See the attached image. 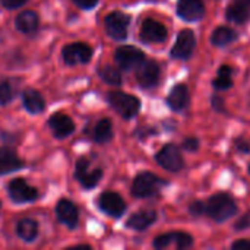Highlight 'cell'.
<instances>
[{
	"label": "cell",
	"instance_id": "1",
	"mask_svg": "<svg viewBox=\"0 0 250 250\" xmlns=\"http://www.w3.org/2000/svg\"><path fill=\"white\" fill-rule=\"evenodd\" d=\"M237 212V205L229 193H217L205 204V214L214 221L223 223Z\"/></svg>",
	"mask_w": 250,
	"mask_h": 250
},
{
	"label": "cell",
	"instance_id": "2",
	"mask_svg": "<svg viewBox=\"0 0 250 250\" xmlns=\"http://www.w3.org/2000/svg\"><path fill=\"white\" fill-rule=\"evenodd\" d=\"M107 101L114 108L116 113H119L123 119H127V120L135 117L141 108V101L136 97L120 92V91L108 92Z\"/></svg>",
	"mask_w": 250,
	"mask_h": 250
},
{
	"label": "cell",
	"instance_id": "3",
	"mask_svg": "<svg viewBox=\"0 0 250 250\" xmlns=\"http://www.w3.org/2000/svg\"><path fill=\"white\" fill-rule=\"evenodd\" d=\"M166 185L167 183L158 176L144 171L135 177L133 185H132V193L136 198H149V196L157 195L160 189Z\"/></svg>",
	"mask_w": 250,
	"mask_h": 250
},
{
	"label": "cell",
	"instance_id": "4",
	"mask_svg": "<svg viewBox=\"0 0 250 250\" xmlns=\"http://www.w3.org/2000/svg\"><path fill=\"white\" fill-rule=\"evenodd\" d=\"M129 23H130V16L123 12H111L107 15V18L104 21L107 34L117 41L126 40L127 31H129Z\"/></svg>",
	"mask_w": 250,
	"mask_h": 250
},
{
	"label": "cell",
	"instance_id": "5",
	"mask_svg": "<svg viewBox=\"0 0 250 250\" xmlns=\"http://www.w3.org/2000/svg\"><path fill=\"white\" fill-rule=\"evenodd\" d=\"M155 160L167 171L177 173L185 167V160L180 154V149L174 144H167L166 146H163L155 155Z\"/></svg>",
	"mask_w": 250,
	"mask_h": 250
},
{
	"label": "cell",
	"instance_id": "6",
	"mask_svg": "<svg viewBox=\"0 0 250 250\" xmlns=\"http://www.w3.org/2000/svg\"><path fill=\"white\" fill-rule=\"evenodd\" d=\"M193 246V237L185 231H173L158 236L154 240V248L158 250L176 248L177 250L189 249Z\"/></svg>",
	"mask_w": 250,
	"mask_h": 250
},
{
	"label": "cell",
	"instance_id": "7",
	"mask_svg": "<svg viewBox=\"0 0 250 250\" xmlns=\"http://www.w3.org/2000/svg\"><path fill=\"white\" fill-rule=\"evenodd\" d=\"M9 196L13 202L16 204H25V202H32L38 198V192L35 188H32L25 179H13L9 186Z\"/></svg>",
	"mask_w": 250,
	"mask_h": 250
},
{
	"label": "cell",
	"instance_id": "8",
	"mask_svg": "<svg viewBox=\"0 0 250 250\" xmlns=\"http://www.w3.org/2000/svg\"><path fill=\"white\" fill-rule=\"evenodd\" d=\"M196 47V37L190 29H183L179 32L177 40L171 48V57L179 59V60H186L189 59Z\"/></svg>",
	"mask_w": 250,
	"mask_h": 250
},
{
	"label": "cell",
	"instance_id": "9",
	"mask_svg": "<svg viewBox=\"0 0 250 250\" xmlns=\"http://www.w3.org/2000/svg\"><path fill=\"white\" fill-rule=\"evenodd\" d=\"M114 59L122 69L130 70L138 67L145 60V54L133 45H122L116 50Z\"/></svg>",
	"mask_w": 250,
	"mask_h": 250
},
{
	"label": "cell",
	"instance_id": "10",
	"mask_svg": "<svg viewBox=\"0 0 250 250\" xmlns=\"http://www.w3.org/2000/svg\"><path fill=\"white\" fill-rule=\"evenodd\" d=\"M92 57V48L85 42H73L63 48V60L70 64H85Z\"/></svg>",
	"mask_w": 250,
	"mask_h": 250
},
{
	"label": "cell",
	"instance_id": "11",
	"mask_svg": "<svg viewBox=\"0 0 250 250\" xmlns=\"http://www.w3.org/2000/svg\"><path fill=\"white\" fill-rule=\"evenodd\" d=\"M98 207L103 212L114 218H120L126 211L125 201L122 199L120 195L114 192H104L98 199Z\"/></svg>",
	"mask_w": 250,
	"mask_h": 250
},
{
	"label": "cell",
	"instance_id": "12",
	"mask_svg": "<svg viewBox=\"0 0 250 250\" xmlns=\"http://www.w3.org/2000/svg\"><path fill=\"white\" fill-rule=\"evenodd\" d=\"M167 28L154 19H145L141 26V40L144 42H163L167 40Z\"/></svg>",
	"mask_w": 250,
	"mask_h": 250
},
{
	"label": "cell",
	"instance_id": "13",
	"mask_svg": "<svg viewBox=\"0 0 250 250\" xmlns=\"http://www.w3.org/2000/svg\"><path fill=\"white\" fill-rule=\"evenodd\" d=\"M177 15L188 22L201 21L205 15L204 0H179Z\"/></svg>",
	"mask_w": 250,
	"mask_h": 250
},
{
	"label": "cell",
	"instance_id": "14",
	"mask_svg": "<svg viewBox=\"0 0 250 250\" xmlns=\"http://www.w3.org/2000/svg\"><path fill=\"white\" fill-rule=\"evenodd\" d=\"M89 161L86 158H81L76 163V179L79 180V183L85 188V189H92L98 185V182L103 177V171L101 170H92L89 171Z\"/></svg>",
	"mask_w": 250,
	"mask_h": 250
},
{
	"label": "cell",
	"instance_id": "15",
	"mask_svg": "<svg viewBox=\"0 0 250 250\" xmlns=\"http://www.w3.org/2000/svg\"><path fill=\"white\" fill-rule=\"evenodd\" d=\"M136 79L142 88H152L160 81V66L155 62H142L138 66Z\"/></svg>",
	"mask_w": 250,
	"mask_h": 250
},
{
	"label": "cell",
	"instance_id": "16",
	"mask_svg": "<svg viewBox=\"0 0 250 250\" xmlns=\"http://www.w3.org/2000/svg\"><path fill=\"white\" fill-rule=\"evenodd\" d=\"M48 126L53 130L54 136L59 139L67 138L75 132V123L70 117L62 113H56L48 119Z\"/></svg>",
	"mask_w": 250,
	"mask_h": 250
},
{
	"label": "cell",
	"instance_id": "17",
	"mask_svg": "<svg viewBox=\"0 0 250 250\" xmlns=\"http://www.w3.org/2000/svg\"><path fill=\"white\" fill-rule=\"evenodd\" d=\"M56 215L60 223H63L64 226H67L70 229H75L78 224V208L75 207L73 202H70L67 199H60L57 202Z\"/></svg>",
	"mask_w": 250,
	"mask_h": 250
},
{
	"label": "cell",
	"instance_id": "18",
	"mask_svg": "<svg viewBox=\"0 0 250 250\" xmlns=\"http://www.w3.org/2000/svg\"><path fill=\"white\" fill-rule=\"evenodd\" d=\"M226 18L234 23H245L250 18V0H231Z\"/></svg>",
	"mask_w": 250,
	"mask_h": 250
},
{
	"label": "cell",
	"instance_id": "19",
	"mask_svg": "<svg viewBox=\"0 0 250 250\" xmlns=\"http://www.w3.org/2000/svg\"><path fill=\"white\" fill-rule=\"evenodd\" d=\"M23 167V163L18 158L16 152L9 146L0 148V176L18 171Z\"/></svg>",
	"mask_w": 250,
	"mask_h": 250
},
{
	"label": "cell",
	"instance_id": "20",
	"mask_svg": "<svg viewBox=\"0 0 250 250\" xmlns=\"http://www.w3.org/2000/svg\"><path fill=\"white\" fill-rule=\"evenodd\" d=\"M167 104L173 111H182L189 104V89L183 83H177L168 94Z\"/></svg>",
	"mask_w": 250,
	"mask_h": 250
},
{
	"label": "cell",
	"instance_id": "21",
	"mask_svg": "<svg viewBox=\"0 0 250 250\" xmlns=\"http://www.w3.org/2000/svg\"><path fill=\"white\" fill-rule=\"evenodd\" d=\"M155 221H157V212L152 209H146V211H139V212L133 214L127 220L126 226L132 230L142 231V230H146L149 226H152Z\"/></svg>",
	"mask_w": 250,
	"mask_h": 250
},
{
	"label": "cell",
	"instance_id": "22",
	"mask_svg": "<svg viewBox=\"0 0 250 250\" xmlns=\"http://www.w3.org/2000/svg\"><path fill=\"white\" fill-rule=\"evenodd\" d=\"M22 104L26 108V111H29L31 114L41 113L44 110V107H45L44 98L35 89H26V91H23V94H22Z\"/></svg>",
	"mask_w": 250,
	"mask_h": 250
},
{
	"label": "cell",
	"instance_id": "23",
	"mask_svg": "<svg viewBox=\"0 0 250 250\" xmlns=\"http://www.w3.org/2000/svg\"><path fill=\"white\" fill-rule=\"evenodd\" d=\"M38 22H40L38 15L35 12H32V10H25V12L19 13L18 18H16V21H15L16 28L21 32H23V34H32V32H35L37 28H38Z\"/></svg>",
	"mask_w": 250,
	"mask_h": 250
},
{
	"label": "cell",
	"instance_id": "24",
	"mask_svg": "<svg viewBox=\"0 0 250 250\" xmlns=\"http://www.w3.org/2000/svg\"><path fill=\"white\" fill-rule=\"evenodd\" d=\"M237 38V32L229 26H218L214 29L211 35V42L217 47H226L231 42H234Z\"/></svg>",
	"mask_w": 250,
	"mask_h": 250
},
{
	"label": "cell",
	"instance_id": "25",
	"mask_svg": "<svg viewBox=\"0 0 250 250\" xmlns=\"http://www.w3.org/2000/svg\"><path fill=\"white\" fill-rule=\"evenodd\" d=\"M16 233L22 240L34 242L38 236V224L31 218H23L18 223Z\"/></svg>",
	"mask_w": 250,
	"mask_h": 250
},
{
	"label": "cell",
	"instance_id": "26",
	"mask_svg": "<svg viewBox=\"0 0 250 250\" xmlns=\"http://www.w3.org/2000/svg\"><path fill=\"white\" fill-rule=\"evenodd\" d=\"M94 141L97 144H105L113 138V126L111 122L108 119H103L100 120L95 127H94V135H92Z\"/></svg>",
	"mask_w": 250,
	"mask_h": 250
},
{
	"label": "cell",
	"instance_id": "27",
	"mask_svg": "<svg viewBox=\"0 0 250 250\" xmlns=\"http://www.w3.org/2000/svg\"><path fill=\"white\" fill-rule=\"evenodd\" d=\"M231 67L227 66V64H223L220 69H218V73H217V78L212 81V86L218 91H224V89H229L233 86V78H231Z\"/></svg>",
	"mask_w": 250,
	"mask_h": 250
},
{
	"label": "cell",
	"instance_id": "28",
	"mask_svg": "<svg viewBox=\"0 0 250 250\" xmlns=\"http://www.w3.org/2000/svg\"><path fill=\"white\" fill-rule=\"evenodd\" d=\"M100 76L103 78V81H105L107 83L110 85H116L119 86L122 83V75L120 72L113 67V66H104L101 70H100Z\"/></svg>",
	"mask_w": 250,
	"mask_h": 250
},
{
	"label": "cell",
	"instance_id": "29",
	"mask_svg": "<svg viewBox=\"0 0 250 250\" xmlns=\"http://www.w3.org/2000/svg\"><path fill=\"white\" fill-rule=\"evenodd\" d=\"M13 98V86L9 81L0 82V104L4 105Z\"/></svg>",
	"mask_w": 250,
	"mask_h": 250
},
{
	"label": "cell",
	"instance_id": "30",
	"mask_svg": "<svg viewBox=\"0 0 250 250\" xmlns=\"http://www.w3.org/2000/svg\"><path fill=\"white\" fill-rule=\"evenodd\" d=\"M189 212H190V215H193V217H201V215H204V214H205V204L201 202V201L192 202L190 207H189Z\"/></svg>",
	"mask_w": 250,
	"mask_h": 250
},
{
	"label": "cell",
	"instance_id": "31",
	"mask_svg": "<svg viewBox=\"0 0 250 250\" xmlns=\"http://www.w3.org/2000/svg\"><path fill=\"white\" fill-rule=\"evenodd\" d=\"M248 229H250V211L246 212L245 215H242L237 220V223L234 224V230L236 231H242V230H248Z\"/></svg>",
	"mask_w": 250,
	"mask_h": 250
},
{
	"label": "cell",
	"instance_id": "32",
	"mask_svg": "<svg viewBox=\"0 0 250 250\" xmlns=\"http://www.w3.org/2000/svg\"><path fill=\"white\" fill-rule=\"evenodd\" d=\"M182 146L186 149V151H189V152H195V151H198V148H199V141L196 139V138H186L185 141H183V144H182Z\"/></svg>",
	"mask_w": 250,
	"mask_h": 250
},
{
	"label": "cell",
	"instance_id": "33",
	"mask_svg": "<svg viewBox=\"0 0 250 250\" xmlns=\"http://www.w3.org/2000/svg\"><path fill=\"white\" fill-rule=\"evenodd\" d=\"M211 103H212V108L215 111H220V113H224L226 111V104H224V100L221 97L214 95L212 100H211Z\"/></svg>",
	"mask_w": 250,
	"mask_h": 250
},
{
	"label": "cell",
	"instance_id": "34",
	"mask_svg": "<svg viewBox=\"0 0 250 250\" xmlns=\"http://www.w3.org/2000/svg\"><path fill=\"white\" fill-rule=\"evenodd\" d=\"M28 0H1V4L6 9H18L21 6H23Z\"/></svg>",
	"mask_w": 250,
	"mask_h": 250
},
{
	"label": "cell",
	"instance_id": "35",
	"mask_svg": "<svg viewBox=\"0 0 250 250\" xmlns=\"http://www.w3.org/2000/svg\"><path fill=\"white\" fill-rule=\"evenodd\" d=\"M236 148L243 152V154H250V142H248L246 139H236Z\"/></svg>",
	"mask_w": 250,
	"mask_h": 250
},
{
	"label": "cell",
	"instance_id": "36",
	"mask_svg": "<svg viewBox=\"0 0 250 250\" xmlns=\"http://www.w3.org/2000/svg\"><path fill=\"white\" fill-rule=\"evenodd\" d=\"M73 3L82 9H92L98 3V0H73Z\"/></svg>",
	"mask_w": 250,
	"mask_h": 250
},
{
	"label": "cell",
	"instance_id": "37",
	"mask_svg": "<svg viewBox=\"0 0 250 250\" xmlns=\"http://www.w3.org/2000/svg\"><path fill=\"white\" fill-rule=\"evenodd\" d=\"M233 250H250V240H239L231 245Z\"/></svg>",
	"mask_w": 250,
	"mask_h": 250
},
{
	"label": "cell",
	"instance_id": "38",
	"mask_svg": "<svg viewBox=\"0 0 250 250\" xmlns=\"http://www.w3.org/2000/svg\"><path fill=\"white\" fill-rule=\"evenodd\" d=\"M249 173H250V164H249Z\"/></svg>",
	"mask_w": 250,
	"mask_h": 250
}]
</instances>
